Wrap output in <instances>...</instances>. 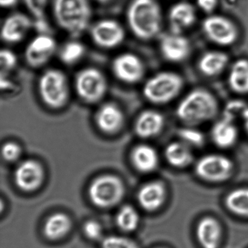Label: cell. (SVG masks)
Here are the masks:
<instances>
[{"label":"cell","instance_id":"d6986e66","mask_svg":"<svg viewBox=\"0 0 248 248\" xmlns=\"http://www.w3.org/2000/svg\"><path fill=\"white\" fill-rule=\"evenodd\" d=\"M195 19V10L188 2H178L170 11V24L174 34H179L182 30L191 27Z\"/></svg>","mask_w":248,"mask_h":248},{"label":"cell","instance_id":"2e32d148","mask_svg":"<svg viewBox=\"0 0 248 248\" xmlns=\"http://www.w3.org/2000/svg\"><path fill=\"white\" fill-rule=\"evenodd\" d=\"M164 124L165 120L161 113L155 110H145L136 118L135 132L141 139H150L162 131Z\"/></svg>","mask_w":248,"mask_h":248},{"label":"cell","instance_id":"8d00e7d4","mask_svg":"<svg viewBox=\"0 0 248 248\" xmlns=\"http://www.w3.org/2000/svg\"><path fill=\"white\" fill-rule=\"evenodd\" d=\"M197 2L202 11L210 14L217 6V0H197Z\"/></svg>","mask_w":248,"mask_h":248},{"label":"cell","instance_id":"e575fe53","mask_svg":"<svg viewBox=\"0 0 248 248\" xmlns=\"http://www.w3.org/2000/svg\"><path fill=\"white\" fill-rule=\"evenodd\" d=\"M2 155L5 160L14 162V161L18 159L21 156V146L16 142H6L2 146Z\"/></svg>","mask_w":248,"mask_h":248},{"label":"cell","instance_id":"ab89813d","mask_svg":"<svg viewBox=\"0 0 248 248\" xmlns=\"http://www.w3.org/2000/svg\"><path fill=\"white\" fill-rule=\"evenodd\" d=\"M96 1L100 2V3H107V2H110L111 0H96Z\"/></svg>","mask_w":248,"mask_h":248},{"label":"cell","instance_id":"5bb4252c","mask_svg":"<svg viewBox=\"0 0 248 248\" xmlns=\"http://www.w3.org/2000/svg\"><path fill=\"white\" fill-rule=\"evenodd\" d=\"M32 27L28 16L15 13L7 17L1 29V38L8 44H16L22 41Z\"/></svg>","mask_w":248,"mask_h":248},{"label":"cell","instance_id":"83f0119b","mask_svg":"<svg viewBox=\"0 0 248 248\" xmlns=\"http://www.w3.org/2000/svg\"><path fill=\"white\" fill-rule=\"evenodd\" d=\"M85 47L82 43L76 40L65 43L59 51V58L66 65H74L85 56Z\"/></svg>","mask_w":248,"mask_h":248},{"label":"cell","instance_id":"30bf717a","mask_svg":"<svg viewBox=\"0 0 248 248\" xmlns=\"http://www.w3.org/2000/svg\"><path fill=\"white\" fill-rule=\"evenodd\" d=\"M195 170L197 175L205 181L221 182L232 175L233 164L226 156L210 155L198 161Z\"/></svg>","mask_w":248,"mask_h":248},{"label":"cell","instance_id":"d6a6232c","mask_svg":"<svg viewBox=\"0 0 248 248\" xmlns=\"http://www.w3.org/2000/svg\"><path fill=\"white\" fill-rule=\"evenodd\" d=\"M24 2L30 14L37 21L45 20V14L49 0H24Z\"/></svg>","mask_w":248,"mask_h":248},{"label":"cell","instance_id":"484cf974","mask_svg":"<svg viewBox=\"0 0 248 248\" xmlns=\"http://www.w3.org/2000/svg\"><path fill=\"white\" fill-rule=\"evenodd\" d=\"M71 229V220L66 214L55 213L46 220L44 233L50 239H60L64 236Z\"/></svg>","mask_w":248,"mask_h":248},{"label":"cell","instance_id":"e0dca14e","mask_svg":"<svg viewBox=\"0 0 248 248\" xmlns=\"http://www.w3.org/2000/svg\"><path fill=\"white\" fill-rule=\"evenodd\" d=\"M160 51L168 62H181L189 53V43L186 37L178 34L166 35L161 40Z\"/></svg>","mask_w":248,"mask_h":248},{"label":"cell","instance_id":"f1b7e54d","mask_svg":"<svg viewBox=\"0 0 248 248\" xmlns=\"http://www.w3.org/2000/svg\"><path fill=\"white\" fill-rule=\"evenodd\" d=\"M117 226L124 232H133L139 226V215L134 207L124 205L119 210L117 214Z\"/></svg>","mask_w":248,"mask_h":248},{"label":"cell","instance_id":"603a6c76","mask_svg":"<svg viewBox=\"0 0 248 248\" xmlns=\"http://www.w3.org/2000/svg\"><path fill=\"white\" fill-rule=\"evenodd\" d=\"M229 87L233 92L245 94L248 93V61L240 59L236 61L229 72Z\"/></svg>","mask_w":248,"mask_h":248},{"label":"cell","instance_id":"cb8c5ba5","mask_svg":"<svg viewBox=\"0 0 248 248\" xmlns=\"http://www.w3.org/2000/svg\"><path fill=\"white\" fill-rule=\"evenodd\" d=\"M229 58L221 52H208L199 62V69L206 76L213 77L220 74L227 65Z\"/></svg>","mask_w":248,"mask_h":248},{"label":"cell","instance_id":"1f68e13d","mask_svg":"<svg viewBox=\"0 0 248 248\" xmlns=\"http://www.w3.org/2000/svg\"><path fill=\"white\" fill-rule=\"evenodd\" d=\"M247 108L248 107L244 101H239V100L230 101L225 107L223 119L233 123V120L239 116L242 117Z\"/></svg>","mask_w":248,"mask_h":248},{"label":"cell","instance_id":"d4e9b609","mask_svg":"<svg viewBox=\"0 0 248 248\" xmlns=\"http://www.w3.org/2000/svg\"><path fill=\"white\" fill-rule=\"evenodd\" d=\"M165 155L168 162L176 168L187 166L193 159L189 146L182 141L170 143L165 149Z\"/></svg>","mask_w":248,"mask_h":248},{"label":"cell","instance_id":"ac0fdd59","mask_svg":"<svg viewBox=\"0 0 248 248\" xmlns=\"http://www.w3.org/2000/svg\"><path fill=\"white\" fill-rule=\"evenodd\" d=\"M165 186L157 181L149 183L143 186L138 194L139 204L144 210L154 211L163 204L165 199Z\"/></svg>","mask_w":248,"mask_h":248},{"label":"cell","instance_id":"4dcf8cb0","mask_svg":"<svg viewBox=\"0 0 248 248\" xmlns=\"http://www.w3.org/2000/svg\"><path fill=\"white\" fill-rule=\"evenodd\" d=\"M18 59L16 55L9 49H2L0 52V72L1 76H8V74L15 69Z\"/></svg>","mask_w":248,"mask_h":248},{"label":"cell","instance_id":"3957f363","mask_svg":"<svg viewBox=\"0 0 248 248\" xmlns=\"http://www.w3.org/2000/svg\"><path fill=\"white\" fill-rule=\"evenodd\" d=\"M218 106L214 95L205 90H194L178 104L176 115L190 126L201 124L216 117Z\"/></svg>","mask_w":248,"mask_h":248},{"label":"cell","instance_id":"ba28073f","mask_svg":"<svg viewBox=\"0 0 248 248\" xmlns=\"http://www.w3.org/2000/svg\"><path fill=\"white\" fill-rule=\"evenodd\" d=\"M57 43L51 36L40 34L36 36L26 47L24 58L27 65L33 69L46 66L56 53Z\"/></svg>","mask_w":248,"mask_h":248},{"label":"cell","instance_id":"5b68a950","mask_svg":"<svg viewBox=\"0 0 248 248\" xmlns=\"http://www.w3.org/2000/svg\"><path fill=\"white\" fill-rule=\"evenodd\" d=\"M183 85L182 78L175 72H159L145 82L143 95L152 104L162 105L172 101L181 92Z\"/></svg>","mask_w":248,"mask_h":248},{"label":"cell","instance_id":"8fae6325","mask_svg":"<svg viewBox=\"0 0 248 248\" xmlns=\"http://www.w3.org/2000/svg\"><path fill=\"white\" fill-rule=\"evenodd\" d=\"M111 69L117 79L129 85L140 82L146 72L143 61L131 53H122L117 56L113 61Z\"/></svg>","mask_w":248,"mask_h":248},{"label":"cell","instance_id":"f35d334b","mask_svg":"<svg viewBox=\"0 0 248 248\" xmlns=\"http://www.w3.org/2000/svg\"><path fill=\"white\" fill-rule=\"evenodd\" d=\"M242 118H243L245 130H246L247 133H248V107L245 109V112L242 115Z\"/></svg>","mask_w":248,"mask_h":248},{"label":"cell","instance_id":"7a4b0ae2","mask_svg":"<svg viewBox=\"0 0 248 248\" xmlns=\"http://www.w3.org/2000/svg\"><path fill=\"white\" fill-rule=\"evenodd\" d=\"M55 21L63 31L78 38L88 30L92 17L89 0H53Z\"/></svg>","mask_w":248,"mask_h":248},{"label":"cell","instance_id":"ffe728a7","mask_svg":"<svg viewBox=\"0 0 248 248\" xmlns=\"http://www.w3.org/2000/svg\"><path fill=\"white\" fill-rule=\"evenodd\" d=\"M197 236L203 248H217L221 237V228L216 219L204 217L197 225Z\"/></svg>","mask_w":248,"mask_h":248},{"label":"cell","instance_id":"7c38bea8","mask_svg":"<svg viewBox=\"0 0 248 248\" xmlns=\"http://www.w3.org/2000/svg\"><path fill=\"white\" fill-rule=\"evenodd\" d=\"M202 29L207 38L219 46H230L237 39L236 27L224 17H208L203 21Z\"/></svg>","mask_w":248,"mask_h":248},{"label":"cell","instance_id":"4316f807","mask_svg":"<svg viewBox=\"0 0 248 248\" xmlns=\"http://www.w3.org/2000/svg\"><path fill=\"white\" fill-rule=\"evenodd\" d=\"M226 204L234 214L248 217V188L232 191L226 197Z\"/></svg>","mask_w":248,"mask_h":248},{"label":"cell","instance_id":"836d02e7","mask_svg":"<svg viewBox=\"0 0 248 248\" xmlns=\"http://www.w3.org/2000/svg\"><path fill=\"white\" fill-rule=\"evenodd\" d=\"M103 248H139L133 241L120 236H109L104 239Z\"/></svg>","mask_w":248,"mask_h":248},{"label":"cell","instance_id":"9c48e42d","mask_svg":"<svg viewBox=\"0 0 248 248\" xmlns=\"http://www.w3.org/2000/svg\"><path fill=\"white\" fill-rule=\"evenodd\" d=\"M91 37L98 47L113 49L118 47L125 38V31L123 26L113 19H103L91 27Z\"/></svg>","mask_w":248,"mask_h":248},{"label":"cell","instance_id":"6da1fadb","mask_svg":"<svg viewBox=\"0 0 248 248\" xmlns=\"http://www.w3.org/2000/svg\"><path fill=\"white\" fill-rule=\"evenodd\" d=\"M126 16L130 31L139 40L149 41L160 32L162 11L156 0H132Z\"/></svg>","mask_w":248,"mask_h":248},{"label":"cell","instance_id":"277c9868","mask_svg":"<svg viewBox=\"0 0 248 248\" xmlns=\"http://www.w3.org/2000/svg\"><path fill=\"white\" fill-rule=\"evenodd\" d=\"M38 93L43 104L52 110L64 108L70 99V86L63 71L49 69L38 80Z\"/></svg>","mask_w":248,"mask_h":248},{"label":"cell","instance_id":"d590c367","mask_svg":"<svg viewBox=\"0 0 248 248\" xmlns=\"http://www.w3.org/2000/svg\"><path fill=\"white\" fill-rule=\"evenodd\" d=\"M84 232L89 239L96 240L102 236L103 230L101 225L98 222L90 220L85 223Z\"/></svg>","mask_w":248,"mask_h":248},{"label":"cell","instance_id":"9a60e30c","mask_svg":"<svg viewBox=\"0 0 248 248\" xmlns=\"http://www.w3.org/2000/svg\"><path fill=\"white\" fill-rule=\"evenodd\" d=\"M44 178L43 168L32 159L21 162L14 172V180L18 188L23 191H31L41 185Z\"/></svg>","mask_w":248,"mask_h":248},{"label":"cell","instance_id":"f546056e","mask_svg":"<svg viewBox=\"0 0 248 248\" xmlns=\"http://www.w3.org/2000/svg\"><path fill=\"white\" fill-rule=\"evenodd\" d=\"M180 138L187 146L192 147H201L204 143V137L199 130L192 128H184L179 130Z\"/></svg>","mask_w":248,"mask_h":248},{"label":"cell","instance_id":"4fadbf2b","mask_svg":"<svg viewBox=\"0 0 248 248\" xmlns=\"http://www.w3.org/2000/svg\"><path fill=\"white\" fill-rule=\"evenodd\" d=\"M125 122L124 113L114 103H106L95 114V123L100 131L107 135L116 134L123 129Z\"/></svg>","mask_w":248,"mask_h":248},{"label":"cell","instance_id":"74e56055","mask_svg":"<svg viewBox=\"0 0 248 248\" xmlns=\"http://www.w3.org/2000/svg\"><path fill=\"white\" fill-rule=\"evenodd\" d=\"M18 0H0V5L2 8H11L15 6Z\"/></svg>","mask_w":248,"mask_h":248},{"label":"cell","instance_id":"52a82bcc","mask_svg":"<svg viewBox=\"0 0 248 248\" xmlns=\"http://www.w3.org/2000/svg\"><path fill=\"white\" fill-rule=\"evenodd\" d=\"M124 186L114 175H102L93 181L89 187V197L94 204L100 207H112L124 195Z\"/></svg>","mask_w":248,"mask_h":248},{"label":"cell","instance_id":"7402d4cb","mask_svg":"<svg viewBox=\"0 0 248 248\" xmlns=\"http://www.w3.org/2000/svg\"><path fill=\"white\" fill-rule=\"evenodd\" d=\"M237 137V129L234 124L224 119L216 123L212 130V139L215 144L223 149L233 146Z\"/></svg>","mask_w":248,"mask_h":248},{"label":"cell","instance_id":"8992f818","mask_svg":"<svg viewBox=\"0 0 248 248\" xmlns=\"http://www.w3.org/2000/svg\"><path fill=\"white\" fill-rule=\"evenodd\" d=\"M75 88L78 97L87 104L101 101L107 94L108 82L99 69L87 67L78 72L75 78Z\"/></svg>","mask_w":248,"mask_h":248},{"label":"cell","instance_id":"44dd1931","mask_svg":"<svg viewBox=\"0 0 248 248\" xmlns=\"http://www.w3.org/2000/svg\"><path fill=\"white\" fill-rule=\"evenodd\" d=\"M131 158L136 169L143 172H152L159 162L156 150L146 144L136 146L132 152Z\"/></svg>","mask_w":248,"mask_h":248}]
</instances>
